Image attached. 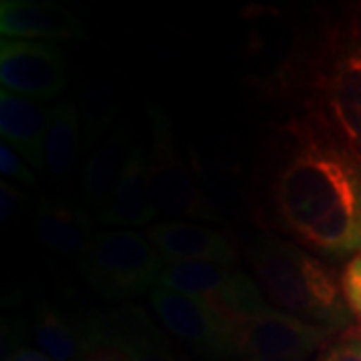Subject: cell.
<instances>
[{"instance_id":"obj_1","label":"cell","mask_w":361,"mask_h":361,"mask_svg":"<svg viewBox=\"0 0 361 361\" xmlns=\"http://www.w3.org/2000/svg\"><path fill=\"white\" fill-rule=\"evenodd\" d=\"M257 193L263 221L313 255L339 263L361 251V153L315 113L271 129Z\"/></svg>"},{"instance_id":"obj_2","label":"cell","mask_w":361,"mask_h":361,"mask_svg":"<svg viewBox=\"0 0 361 361\" xmlns=\"http://www.w3.org/2000/svg\"><path fill=\"white\" fill-rule=\"evenodd\" d=\"M247 259L277 310L329 329L353 323L334 265L275 233H255L247 243Z\"/></svg>"},{"instance_id":"obj_3","label":"cell","mask_w":361,"mask_h":361,"mask_svg":"<svg viewBox=\"0 0 361 361\" xmlns=\"http://www.w3.org/2000/svg\"><path fill=\"white\" fill-rule=\"evenodd\" d=\"M303 109L361 153V32L355 20L329 26L313 49Z\"/></svg>"},{"instance_id":"obj_4","label":"cell","mask_w":361,"mask_h":361,"mask_svg":"<svg viewBox=\"0 0 361 361\" xmlns=\"http://www.w3.org/2000/svg\"><path fill=\"white\" fill-rule=\"evenodd\" d=\"M167 261L147 237L133 229H101L77 257V269L103 299H127L151 291Z\"/></svg>"},{"instance_id":"obj_5","label":"cell","mask_w":361,"mask_h":361,"mask_svg":"<svg viewBox=\"0 0 361 361\" xmlns=\"http://www.w3.org/2000/svg\"><path fill=\"white\" fill-rule=\"evenodd\" d=\"M151 145H149V179L159 217H183L195 223H223L215 205L195 179L193 171L180 157L173 125L159 104H147Z\"/></svg>"},{"instance_id":"obj_6","label":"cell","mask_w":361,"mask_h":361,"mask_svg":"<svg viewBox=\"0 0 361 361\" xmlns=\"http://www.w3.org/2000/svg\"><path fill=\"white\" fill-rule=\"evenodd\" d=\"M231 319L235 357L243 361H307L327 348L336 334L273 305Z\"/></svg>"},{"instance_id":"obj_7","label":"cell","mask_w":361,"mask_h":361,"mask_svg":"<svg viewBox=\"0 0 361 361\" xmlns=\"http://www.w3.org/2000/svg\"><path fill=\"white\" fill-rule=\"evenodd\" d=\"M157 285L177 293L205 299L229 315H249L271 305L261 293V287L247 273L219 263H167Z\"/></svg>"},{"instance_id":"obj_8","label":"cell","mask_w":361,"mask_h":361,"mask_svg":"<svg viewBox=\"0 0 361 361\" xmlns=\"http://www.w3.org/2000/svg\"><path fill=\"white\" fill-rule=\"evenodd\" d=\"M149 303L169 331L199 353L217 360L235 357L233 319L227 311L205 299L177 293L161 285L149 291Z\"/></svg>"},{"instance_id":"obj_9","label":"cell","mask_w":361,"mask_h":361,"mask_svg":"<svg viewBox=\"0 0 361 361\" xmlns=\"http://www.w3.org/2000/svg\"><path fill=\"white\" fill-rule=\"evenodd\" d=\"M2 89L32 101L54 99L66 85V59L49 42L0 40Z\"/></svg>"},{"instance_id":"obj_10","label":"cell","mask_w":361,"mask_h":361,"mask_svg":"<svg viewBox=\"0 0 361 361\" xmlns=\"http://www.w3.org/2000/svg\"><path fill=\"white\" fill-rule=\"evenodd\" d=\"M147 239L167 263L207 261L235 267L237 249L231 239L203 223L167 219L149 227Z\"/></svg>"},{"instance_id":"obj_11","label":"cell","mask_w":361,"mask_h":361,"mask_svg":"<svg viewBox=\"0 0 361 361\" xmlns=\"http://www.w3.org/2000/svg\"><path fill=\"white\" fill-rule=\"evenodd\" d=\"M0 35L14 40L85 39L82 23L68 8L44 0H2Z\"/></svg>"},{"instance_id":"obj_12","label":"cell","mask_w":361,"mask_h":361,"mask_svg":"<svg viewBox=\"0 0 361 361\" xmlns=\"http://www.w3.org/2000/svg\"><path fill=\"white\" fill-rule=\"evenodd\" d=\"M94 215L87 203L40 195L35 203L32 227L42 245L56 255H80L94 235Z\"/></svg>"},{"instance_id":"obj_13","label":"cell","mask_w":361,"mask_h":361,"mask_svg":"<svg viewBox=\"0 0 361 361\" xmlns=\"http://www.w3.org/2000/svg\"><path fill=\"white\" fill-rule=\"evenodd\" d=\"M157 215L151 179H149V149L137 142L133 145L121 179L109 205L97 215V221L118 227H145Z\"/></svg>"},{"instance_id":"obj_14","label":"cell","mask_w":361,"mask_h":361,"mask_svg":"<svg viewBox=\"0 0 361 361\" xmlns=\"http://www.w3.org/2000/svg\"><path fill=\"white\" fill-rule=\"evenodd\" d=\"M49 127V109L37 101L0 90V135L32 169L47 167L44 141Z\"/></svg>"},{"instance_id":"obj_15","label":"cell","mask_w":361,"mask_h":361,"mask_svg":"<svg viewBox=\"0 0 361 361\" xmlns=\"http://www.w3.org/2000/svg\"><path fill=\"white\" fill-rule=\"evenodd\" d=\"M130 149L133 145H130L129 125L121 123L104 139L103 145L97 151H92L87 159L82 173V191L94 219L109 205L111 197L115 193L116 183L121 179Z\"/></svg>"},{"instance_id":"obj_16","label":"cell","mask_w":361,"mask_h":361,"mask_svg":"<svg viewBox=\"0 0 361 361\" xmlns=\"http://www.w3.org/2000/svg\"><path fill=\"white\" fill-rule=\"evenodd\" d=\"M78 104L63 101L49 109V127L44 141L47 167L51 173L65 177L75 165L78 151Z\"/></svg>"},{"instance_id":"obj_17","label":"cell","mask_w":361,"mask_h":361,"mask_svg":"<svg viewBox=\"0 0 361 361\" xmlns=\"http://www.w3.org/2000/svg\"><path fill=\"white\" fill-rule=\"evenodd\" d=\"M80 361H133L129 341L116 325L115 315H90L77 327Z\"/></svg>"},{"instance_id":"obj_18","label":"cell","mask_w":361,"mask_h":361,"mask_svg":"<svg viewBox=\"0 0 361 361\" xmlns=\"http://www.w3.org/2000/svg\"><path fill=\"white\" fill-rule=\"evenodd\" d=\"M35 339L40 351H44L52 361H77L80 355L78 331L66 322L51 303L40 299L35 311Z\"/></svg>"},{"instance_id":"obj_19","label":"cell","mask_w":361,"mask_h":361,"mask_svg":"<svg viewBox=\"0 0 361 361\" xmlns=\"http://www.w3.org/2000/svg\"><path fill=\"white\" fill-rule=\"evenodd\" d=\"M78 109L85 127V147L89 153H92L97 151L99 142L103 141L104 133L115 121L118 111L115 89L106 80H90L80 89Z\"/></svg>"},{"instance_id":"obj_20","label":"cell","mask_w":361,"mask_h":361,"mask_svg":"<svg viewBox=\"0 0 361 361\" xmlns=\"http://www.w3.org/2000/svg\"><path fill=\"white\" fill-rule=\"evenodd\" d=\"M339 279L349 311L361 322V251L345 263Z\"/></svg>"},{"instance_id":"obj_21","label":"cell","mask_w":361,"mask_h":361,"mask_svg":"<svg viewBox=\"0 0 361 361\" xmlns=\"http://www.w3.org/2000/svg\"><path fill=\"white\" fill-rule=\"evenodd\" d=\"M317 361H361V327L348 329L339 339L329 343Z\"/></svg>"},{"instance_id":"obj_22","label":"cell","mask_w":361,"mask_h":361,"mask_svg":"<svg viewBox=\"0 0 361 361\" xmlns=\"http://www.w3.org/2000/svg\"><path fill=\"white\" fill-rule=\"evenodd\" d=\"M0 173L8 179L18 180L26 187L37 185V175L32 173V167H28L25 159L14 151L8 142L2 141L0 145Z\"/></svg>"},{"instance_id":"obj_23","label":"cell","mask_w":361,"mask_h":361,"mask_svg":"<svg viewBox=\"0 0 361 361\" xmlns=\"http://www.w3.org/2000/svg\"><path fill=\"white\" fill-rule=\"evenodd\" d=\"M26 199L28 197L23 189H16L11 183L0 180V221H13L25 207Z\"/></svg>"},{"instance_id":"obj_24","label":"cell","mask_w":361,"mask_h":361,"mask_svg":"<svg viewBox=\"0 0 361 361\" xmlns=\"http://www.w3.org/2000/svg\"><path fill=\"white\" fill-rule=\"evenodd\" d=\"M4 361H52L44 351L40 349H32L28 345H23V348L14 349L13 353L8 357H4Z\"/></svg>"},{"instance_id":"obj_25","label":"cell","mask_w":361,"mask_h":361,"mask_svg":"<svg viewBox=\"0 0 361 361\" xmlns=\"http://www.w3.org/2000/svg\"><path fill=\"white\" fill-rule=\"evenodd\" d=\"M77 361H80V360H77Z\"/></svg>"}]
</instances>
